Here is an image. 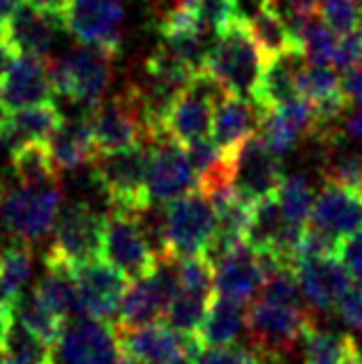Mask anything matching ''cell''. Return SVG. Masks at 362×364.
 I'll use <instances>...</instances> for the list:
<instances>
[{
	"label": "cell",
	"mask_w": 362,
	"mask_h": 364,
	"mask_svg": "<svg viewBox=\"0 0 362 364\" xmlns=\"http://www.w3.org/2000/svg\"><path fill=\"white\" fill-rule=\"evenodd\" d=\"M265 55L250 33L243 16L215 37L206 60V72L222 85L228 95L252 100L256 85L261 81Z\"/></svg>",
	"instance_id": "6da1fadb"
},
{
	"label": "cell",
	"mask_w": 362,
	"mask_h": 364,
	"mask_svg": "<svg viewBox=\"0 0 362 364\" xmlns=\"http://www.w3.org/2000/svg\"><path fill=\"white\" fill-rule=\"evenodd\" d=\"M46 65L55 92L81 104L85 113L104 102V92L113 76V51L81 44L60 58L46 60Z\"/></svg>",
	"instance_id": "7a4b0ae2"
},
{
	"label": "cell",
	"mask_w": 362,
	"mask_h": 364,
	"mask_svg": "<svg viewBox=\"0 0 362 364\" xmlns=\"http://www.w3.org/2000/svg\"><path fill=\"white\" fill-rule=\"evenodd\" d=\"M150 148L146 143L120 152L97 155L92 161L95 182L116 213L137 215L150 205L148 196Z\"/></svg>",
	"instance_id": "3957f363"
},
{
	"label": "cell",
	"mask_w": 362,
	"mask_h": 364,
	"mask_svg": "<svg viewBox=\"0 0 362 364\" xmlns=\"http://www.w3.org/2000/svg\"><path fill=\"white\" fill-rule=\"evenodd\" d=\"M107 217L88 203H72L63 213L51 231V247L46 252V265H63L76 270L90 261H97L104 247Z\"/></svg>",
	"instance_id": "277c9868"
},
{
	"label": "cell",
	"mask_w": 362,
	"mask_h": 364,
	"mask_svg": "<svg viewBox=\"0 0 362 364\" xmlns=\"http://www.w3.org/2000/svg\"><path fill=\"white\" fill-rule=\"evenodd\" d=\"M63 191L58 185L9 189L0 196V224L18 242L35 245L53 231L60 217Z\"/></svg>",
	"instance_id": "5b68a950"
},
{
	"label": "cell",
	"mask_w": 362,
	"mask_h": 364,
	"mask_svg": "<svg viewBox=\"0 0 362 364\" xmlns=\"http://www.w3.org/2000/svg\"><path fill=\"white\" fill-rule=\"evenodd\" d=\"M166 208V256L174 261L208 256L217 233V213L211 198L192 191Z\"/></svg>",
	"instance_id": "8992f818"
},
{
	"label": "cell",
	"mask_w": 362,
	"mask_h": 364,
	"mask_svg": "<svg viewBox=\"0 0 362 364\" xmlns=\"http://www.w3.org/2000/svg\"><path fill=\"white\" fill-rule=\"evenodd\" d=\"M120 364H192L203 350L196 337H180L164 321L118 330Z\"/></svg>",
	"instance_id": "52a82bcc"
},
{
	"label": "cell",
	"mask_w": 362,
	"mask_h": 364,
	"mask_svg": "<svg viewBox=\"0 0 362 364\" xmlns=\"http://www.w3.org/2000/svg\"><path fill=\"white\" fill-rule=\"evenodd\" d=\"M176 263L178 261L174 258H161L150 274L127 286L118 309V330H132L164 321L166 306L178 293Z\"/></svg>",
	"instance_id": "ba28073f"
},
{
	"label": "cell",
	"mask_w": 362,
	"mask_h": 364,
	"mask_svg": "<svg viewBox=\"0 0 362 364\" xmlns=\"http://www.w3.org/2000/svg\"><path fill=\"white\" fill-rule=\"evenodd\" d=\"M102 258L116 267L129 284L144 279L159 263L141 231L137 215L116 213V210L107 217V226H104Z\"/></svg>",
	"instance_id": "9c48e42d"
},
{
	"label": "cell",
	"mask_w": 362,
	"mask_h": 364,
	"mask_svg": "<svg viewBox=\"0 0 362 364\" xmlns=\"http://www.w3.org/2000/svg\"><path fill=\"white\" fill-rule=\"evenodd\" d=\"M85 116L90 118L95 146H97L100 155L141 146L146 139L141 107L132 85L113 95V97L104 100L97 109L85 113Z\"/></svg>",
	"instance_id": "30bf717a"
},
{
	"label": "cell",
	"mask_w": 362,
	"mask_h": 364,
	"mask_svg": "<svg viewBox=\"0 0 362 364\" xmlns=\"http://www.w3.org/2000/svg\"><path fill=\"white\" fill-rule=\"evenodd\" d=\"M118 330L88 316L65 321L63 334L53 348L55 364H120Z\"/></svg>",
	"instance_id": "8fae6325"
},
{
	"label": "cell",
	"mask_w": 362,
	"mask_h": 364,
	"mask_svg": "<svg viewBox=\"0 0 362 364\" xmlns=\"http://www.w3.org/2000/svg\"><path fill=\"white\" fill-rule=\"evenodd\" d=\"M312 321L298 304H282L268 298L254 300L247 311V332L256 350L284 355L295 341L302 339V332Z\"/></svg>",
	"instance_id": "7c38bea8"
},
{
	"label": "cell",
	"mask_w": 362,
	"mask_h": 364,
	"mask_svg": "<svg viewBox=\"0 0 362 364\" xmlns=\"http://www.w3.org/2000/svg\"><path fill=\"white\" fill-rule=\"evenodd\" d=\"M148 164L150 203L169 205L192 191H198V176L187 157V150L171 136L152 143Z\"/></svg>",
	"instance_id": "4fadbf2b"
},
{
	"label": "cell",
	"mask_w": 362,
	"mask_h": 364,
	"mask_svg": "<svg viewBox=\"0 0 362 364\" xmlns=\"http://www.w3.org/2000/svg\"><path fill=\"white\" fill-rule=\"evenodd\" d=\"M233 187L250 203L275 196L282 187V159L265 146L261 134L247 139L233 157Z\"/></svg>",
	"instance_id": "5bb4252c"
},
{
	"label": "cell",
	"mask_w": 362,
	"mask_h": 364,
	"mask_svg": "<svg viewBox=\"0 0 362 364\" xmlns=\"http://www.w3.org/2000/svg\"><path fill=\"white\" fill-rule=\"evenodd\" d=\"M72 274L79 291V316L111 323L113 316H118L120 300L129 282L104 258L76 267Z\"/></svg>",
	"instance_id": "9a60e30c"
},
{
	"label": "cell",
	"mask_w": 362,
	"mask_h": 364,
	"mask_svg": "<svg viewBox=\"0 0 362 364\" xmlns=\"http://www.w3.org/2000/svg\"><path fill=\"white\" fill-rule=\"evenodd\" d=\"M125 9L120 0H74L63 16L65 28L85 46L118 51L122 40Z\"/></svg>",
	"instance_id": "2e32d148"
},
{
	"label": "cell",
	"mask_w": 362,
	"mask_h": 364,
	"mask_svg": "<svg viewBox=\"0 0 362 364\" xmlns=\"http://www.w3.org/2000/svg\"><path fill=\"white\" fill-rule=\"evenodd\" d=\"M295 277H298L302 300L316 311H328L332 306H339V302L356 286L353 277L337 256L298 258Z\"/></svg>",
	"instance_id": "e0dca14e"
},
{
	"label": "cell",
	"mask_w": 362,
	"mask_h": 364,
	"mask_svg": "<svg viewBox=\"0 0 362 364\" xmlns=\"http://www.w3.org/2000/svg\"><path fill=\"white\" fill-rule=\"evenodd\" d=\"M215 267V291L219 298H226L235 304H247L256 298V293L263 291L265 272L261 258L250 242H240L233 249L217 258Z\"/></svg>",
	"instance_id": "ac0fdd59"
},
{
	"label": "cell",
	"mask_w": 362,
	"mask_h": 364,
	"mask_svg": "<svg viewBox=\"0 0 362 364\" xmlns=\"http://www.w3.org/2000/svg\"><path fill=\"white\" fill-rule=\"evenodd\" d=\"M53 95L55 88L51 83L46 58L18 55L12 72L0 83V113H14L40 107V104H51Z\"/></svg>",
	"instance_id": "d6986e66"
},
{
	"label": "cell",
	"mask_w": 362,
	"mask_h": 364,
	"mask_svg": "<svg viewBox=\"0 0 362 364\" xmlns=\"http://www.w3.org/2000/svg\"><path fill=\"white\" fill-rule=\"evenodd\" d=\"M259 129L265 146L282 159L298 146L300 139H312L316 129V113L304 97H295L280 109L263 113Z\"/></svg>",
	"instance_id": "ffe728a7"
},
{
	"label": "cell",
	"mask_w": 362,
	"mask_h": 364,
	"mask_svg": "<svg viewBox=\"0 0 362 364\" xmlns=\"http://www.w3.org/2000/svg\"><path fill=\"white\" fill-rule=\"evenodd\" d=\"M309 226H316L321 231L339 237V240L360 233L362 231V191L326 182L316 194V200H314Z\"/></svg>",
	"instance_id": "44dd1931"
},
{
	"label": "cell",
	"mask_w": 362,
	"mask_h": 364,
	"mask_svg": "<svg viewBox=\"0 0 362 364\" xmlns=\"http://www.w3.org/2000/svg\"><path fill=\"white\" fill-rule=\"evenodd\" d=\"M263 113L252 100L224 95L215 104L213 116V141L224 155L233 157L240 150L243 143L254 136L256 127H261Z\"/></svg>",
	"instance_id": "7402d4cb"
},
{
	"label": "cell",
	"mask_w": 362,
	"mask_h": 364,
	"mask_svg": "<svg viewBox=\"0 0 362 364\" xmlns=\"http://www.w3.org/2000/svg\"><path fill=\"white\" fill-rule=\"evenodd\" d=\"M304 55L302 51H289L277 58L265 60L261 81L256 85L252 102L259 107L261 113H270L280 109L282 104H287L298 95V81L304 70Z\"/></svg>",
	"instance_id": "603a6c76"
},
{
	"label": "cell",
	"mask_w": 362,
	"mask_h": 364,
	"mask_svg": "<svg viewBox=\"0 0 362 364\" xmlns=\"http://www.w3.org/2000/svg\"><path fill=\"white\" fill-rule=\"evenodd\" d=\"M63 120L65 118L53 102L14 113H0V143L7 146L9 152L26 146V143H46L51 134L60 127Z\"/></svg>",
	"instance_id": "cb8c5ba5"
},
{
	"label": "cell",
	"mask_w": 362,
	"mask_h": 364,
	"mask_svg": "<svg viewBox=\"0 0 362 364\" xmlns=\"http://www.w3.org/2000/svg\"><path fill=\"white\" fill-rule=\"evenodd\" d=\"M53 16L40 12L31 5H21L16 12L0 26L3 40L12 46L18 55H35L44 58L53 44Z\"/></svg>",
	"instance_id": "d4e9b609"
},
{
	"label": "cell",
	"mask_w": 362,
	"mask_h": 364,
	"mask_svg": "<svg viewBox=\"0 0 362 364\" xmlns=\"http://www.w3.org/2000/svg\"><path fill=\"white\" fill-rule=\"evenodd\" d=\"M46 146H49L51 157L60 171H76L90 164L100 155L97 146H95V134L88 116L76 120H63L60 127L46 141Z\"/></svg>",
	"instance_id": "484cf974"
},
{
	"label": "cell",
	"mask_w": 362,
	"mask_h": 364,
	"mask_svg": "<svg viewBox=\"0 0 362 364\" xmlns=\"http://www.w3.org/2000/svg\"><path fill=\"white\" fill-rule=\"evenodd\" d=\"M243 330H247V314L243 304L215 295L201 328L196 332V339L201 341L203 348H226L235 346Z\"/></svg>",
	"instance_id": "4316f807"
},
{
	"label": "cell",
	"mask_w": 362,
	"mask_h": 364,
	"mask_svg": "<svg viewBox=\"0 0 362 364\" xmlns=\"http://www.w3.org/2000/svg\"><path fill=\"white\" fill-rule=\"evenodd\" d=\"M243 18L250 26V33L256 40V44H259L265 60L277 58V55H284L289 51H302L300 42L291 35L289 26L284 23V18L268 0H259L254 12Z\"/></svg>",
	"instance_id": "83f0119b"
},
{
	"label": "cell",
	"mask_w": 362,
	"mask_h": 364,
	"mask_svg": "<svg viewBox=\"0 0 362 364\" xmlns=\"http://www.w3.org/2000/svg\"><path fill=\"white\" fill-rule=\"evenodd\" d=\"M12 171L21 187H46V185H58L60 168L55 166V161L49 152L46 143H26V146L16 148L12 152Z\"/></svg>",
	"instance_id": "f1b7e54d"
},
{
	"label": "cell",
	"mask_w": 362,
	"mask_h": 364,
	"mask_svg": "<svg viewBox=\"0 0 362 364\" xmlns=\"http://www.w3.org/2000/svg\"><path fill=\"white\" fill-rule=\"evenodd\" d=\"M12 316L18 325H23L28 332L35 334V337L44 341L46 346L55 348V343H58L60 334H63L65 321H60L58 316L42 302V298L35 291H31V293L23 291L18 295L12 306Z\"/></svg>",
	"instance_id": "f546056e"
},
{
	"label": "cell",
	"mask_w": 362,
	"mask_h": 364,
	"mask_svg": "<svg viewBox=\"0 0 362 364\" xmlns=\"http://www.w3.org/2000/svg\"><path fill=\"white\" fill-rule=\"evenodd\" d=\"M35 293L60 321H70L72 314L79 316V291L70 267L46 265V274L37 284Z\"/></svg>",
	"instance_id": "4dcf8cb0"
},
{
	"label": "cell",
	"mask_w": 362,
	"mask_h": 364,
	"mask_svg": "<svg viewBox=\"0 0 362 364\" xmlns=\"http://www.w3.org/2000/svg\"><path fill=\"white\" fill-rule=\"evenodd\" d=\"M277 198H280V210H282L284 224H287L289 228L304 231V228L309 226L314 200H316L307 176L304 173L284 176L282 187L277 191Z\"/></svg>",
	"instance_id": "1f68e13d"
},
{
	"label": "cell",
	"mask_w": 362,
	"mask_h": 364,
	"mask_svg": "<svg viewBox=\"0 0 362 364\" xmlns=\"http://www.w3.org/2000/svg\"><path fill=\"white\" fill-rule=\"evenodd\" d=\"M302 362L304 364H341L353 343V337L323 330L309 323L302 332Z\"/></svg>",
	"instance_id": "d6a6232c"
},
{
	"label": "cell",
	"mask_w": 362,
	"mask_h": 364,
	"mask_svg": "<svg viewBox=\"0 0 362 364\" xmlns=\"http://www.w3.org/2000/svg\"><path fill=\"white\" fill-rule=\"evenodd\" d=\"M323 178L330 185L362 191V155L341 146V141L323 148Z\"/></svg>",
	"instance_id": "836d02e7"
},
{
	"label": "cell",
	"mask_w": 362,
	"mask_h": 364,
	"mask_svg": "<svg viewBox=\"0 0 362 364\" xmlns=\"http://www.w3.org/2000/svg\"><path fill=\"white\" fill-rule=\"evenodd\" d=\"M282 228H284V219L280 210V198L275 194L254 205L247 242H250L256 252H272L282 235Z\"/></svg>",
	"instance_id": "e575fe53"
},
{
	"label": "cell",
	"mask_w": 362,
	"mask_h": 364,
	"mask_svg": "<svg viewBox=\"0 0 362 364\" xmlns=\"http://www.w3.org/2000/svg\"><path fill=\"white\" fill-rule=\"evenodd\" d=\"M211 302L213 300H203V298H196V295L178 291L164 311V323L174 332H178L180 337H196Z\"/></svg>",
	"instance_id": "d590c367"
},
{
	"label": "cell",
	"mask_w": 362,
	"mask_h": 364,
	"mask_svg": "<svg viewBox=\"0 0 362 364\" xmlns=\"http://www.w3.org/2000/svg\"><path fill=\"white\" fill-rule=\"evenodd\" d=\"M3 350L7 364H55L53 348H49L44 341H40L16 321L7 332Z\"/></svg>",
	"instance_id": "8d00e7d4"
},
{
	"label": "cell",
	"mask_w": 362,
	"mask_h": 364,
	"mask_svg": "<svg viewBox=\"0 0 362 364\" xmlns=\"http://www.w3.org/2000/svg\"><path fill=\"white\" fill-rule=\"evenodd\" d=\"M339 37L323 23V18H312L300 35V49L304 60L314 67H332Z\"/></svg>",
	"instance_id": "74e56055"
},
{
	"label": "cell",
	"mask_w": 362,
	"mask_h": 364,
	"mask_svg": "<svg viewBox=\"0 0 362 364\" xmlns=\"http://www.w3.org/2000/svg\"><path fill=\"white\" fill-rule=\"evenodd\" d=\"M33 274V254L31 247L23 242L9 245L0 254V282L5 284V289L18 298L26 291V284L31 282Z\"/></svg>",
	"instance_id": "f35d334b"
},
{
	"label": "cell",
	"mask_w": 362,
	"mask_h": 364,
	"mask_svg": "<svg viewBox=\"0 0 362 364\" xmlns=\"http://www.w3.org/2000/svg\"><path fill=\"white\" fill-rule=\"evenodd\" d=\"M178 272V291L196 295V298L213 300L215 298V267L206 256L183 258L176 263Z\"/></svg>",
	"instance_id": "ab89813d"
},
{
	"label": "cell",
	"mask_w": 362,
	"mask_h": 364,
	"mask_svg": "<svg viewBox=\"0 0 362 364\" xmlns=\"http://www.w3.org/2000/svg\"><path fill=\"white\" fill-rule=\"evenodd\" d=\"M235 9V0H194V18L198 31L217 37L238 18Z\"/></svg>",
	"instance_id": "60d3db41"
},
{
	"label": "cell",
	"mask_w": 362,
	"mask_h": 364,
	"mask_svg": "<svg viewBox=\"0 0 362 364\" xmlns=\"http://www.w3.org/2000/svg\"><path fill=\"white\" fill-rule=\"evenodd\" d=\"M360 12H362V0H321L319 16L332 33L341 37L358 31Z\"/></svg>",
	"instance_id": "b9f144b4"
},
{
	"label": "cell",
	"mask_w": 362,
	"mask_h": 364,
	"mask_svg": "<svg viewBox=\"0 0 362 364\" xmlns=\"http://www.w3.org/2000/svg\"><path fill=\"white\" fill-rule=\"evenodd\" d=\"M185 150H187V157H189V161H192V166H194L198 178L206 176L208 171H213L219 161L226 157L224 152L215 146L213 139L196 141V143H192V146H185Z\"/></svg>",
	"instance_id": "7bdbcfd3"
},
{
	"label": "cell",
	"mask_w": 362,
	"mask_h": 364,
	"mask_svg": "<svg viewBox=\"0 0 362 364\" xmlns=\"http://www.w3.org/2000/svg\"><path fill=\"white\" fill-rule=\"evenodd\" d=\"M332 65H335L337 70L344 72V74L358 70V67L362 65V35L358 31L339 37L335 60H332Z\"/></svg>",
	"instance_id": "ee69618b"
},
{
	"label": "cell",
	"mask_w": 362,
	"mask_h": 364,
	"mask_svg": "<svg viewBox=\"0 0 362 364\" xmlns=\"http://www.w3.org/2000/svg\"><path fill=\"white\" fill-rule=\"evenodd\" d=\"M252 348L226 346V348H203L192 364H250Z\"/></svg>",
	"instance_id": "f6af8a7d"
},
{
	"label": "cell",
	"mask_w": 362,
	"mask_h": 364,
	"mask_svg": "<svg viewBox=\"0 0 362 364\" xmlns=\"http://www.w3.org/2000/svg\"><path fill=\"white\" fill-rule=\"evenodd\" d=\"M337 258L353 277V282L362 284V231L356 235H348L339 242Z\"/></svg>",
	"instance_id": "bcb514c9"
},
{
	"label": "cell",
	"mask_w": 362,
	"mask_h": 364,
	"mask_svg": "<svg viewBox=\"0 0 362 364\" xmlns=\"http://www.w3.org/2000/svg\"><path fill=\"white\" fill-rule=\"evenodd\" d=\"M337 311L348 328H353L362 334V284L353 286V289L348 291L346 298L339 302Z\"/></svg>",
	"instance_id": "7dc6e473"
},
{
	"label": "cell",
	"mask_w": 362,
	"mask_h": 364,
	"mask_svg": "<svg viewBox=\"0 0 362 364\" xmlns=\"http://www.w3.org/2000/svg\"><path fill=\"white\" fill-rule=\"evenodd\" d=\"M28 5L40 9V12L49 14V16H58L63 21V16L70 12V7L74 5V0H26Z\"/></svg>",
	"instance_id": "c3c4849f"
},
{
	"label": "cell",
	"mask_w": 362,
	"mask_h": 364,
	"mask_svg": "<svg viewBox=\"0 0 362 364\" xmlns=\"http://www.w3.org/2000/svg\"><path fill=\"white\" fill-rule=\"evenodd\" d=\"M341 83H344V92H346L348 102H356L362 109V65L353 72H346Z\"/></svg>",
	"instance_id": "681fc988"
},
{
	"label": "cell",
	"mask_w": 362,
	"mask_h": 364,
	"mask_svg": "<svg viewBox=\"0 0 362 364\" xmlns=\"http://www.w3.org/2000/svg\"><path fill=\"white\" fill-rule=\"evenodd\" d=\"M344 127H346V134L351 139H356L360 146H362V109L358 113H353V116H348L346 122H344Z\"/></svg>",
	"instance_id": "f907efd6"
},
{
	"label": "cell",
	"mask_w": 362,
	"mask_h": 364,
	"mask_svg": "<svg viewBox=\"0 0 362 364\" xmlns=\"http://www.w3.org/2000/svg\"><path fill=\"white\" fill-rule=\"evenodd\" d=\"M21 5H23L21 0H0V26H3Z\"/></svg>",
	"instance_id": "816d5d0a"
},
{
	"label": "cell",
	"mask_w": 362,
	"mask_h": 364,
	"mask_svg": "<svg viewBox=\"0 0 362 364\" xmlns=\"http://www.w3.org/2000/svg\"><path fill=\"white\" fill-rule=\"evenodd\" d=\"M280 360H282L280 355H272V353L252 348V360H250V364H282Z\"/></svg>",
	"instance_id": "f5cc1de1"
},
{
	"label": "cell",
	"mask_w": 362,
	"mask_h": 364,
	"mask_svg": "<svg viewBox=\"0 0 362 364\" xmlns=\"http://www.w3.org/2000/svg\"><path fill=\"white\" fill-rule=\"evenodd\" d=\"M12 323H14L12 311H0V346L5 343L7 332H9V328H12Z\"/></svg>",
	"instance_id": "db71d44e"
},
{
	"label": "cell",
	"mask_w": 362,
	"mask_h": 364,
	"mask_svg": "<svg viewBox=\"0 0 362 364\" xmlns=\"http://www.w3.org/2000/svg\"><path fill=\"white\" fill-rule=\"evenodd\" d=\"M341 364H362V350L358 348L356 339H353V343H351V348H348L346 358H344V362H341Z\"/></svg>",
	"instance_id": "11a10c76"
},
{
	"label": "cell",
	"mask_w": 362,
	"mask_h": 364,
	"mask_svg": "<svg viewBox=\"0 0 362 364\" xmlns=\"http://www.w3.org/2000/svg\"><path fill=\"white\" fill-rule=\"evenodd\" d=\"M0 364H7V360H5V350H3V346H0Z\"/></svg>",
	"instance_id": "9f6ffc18"
},
{
	"label": "cell",
	"mask_w": 362,
	"mask_h": 364,
	"mask_svg": "<svg viewBox=\"0 0 362 364\" xmlns=\"http://www.w3.org/2000/svg\"><path fill=\"white\" fill-rule=\"evenodd\" d=\"M358 33L362 35V12H360V26H358Z\"/></svg>",
	"instance_id": "6f0895ef"
}]
</instances>
